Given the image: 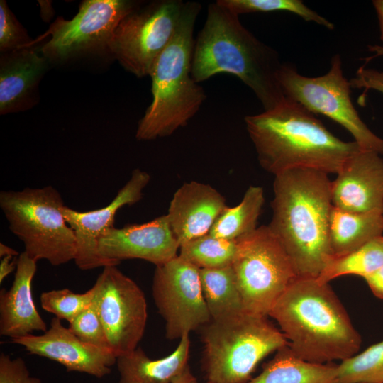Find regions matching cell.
<instances>
[{
	"mask_svg": "<svg viewBox=\"0 0 383 383\" xmlns=\"http://www.w3.org/2000/svg\"><path fill=\"white\" fill-rule=\"evenodd\" d=\"M272 216L267 225L289 257L298 277H318L331 255L333 207L328 174L297 168L274 176Z\"/></svg>",
	"mask_w": 383,
	"mask_h": 383,
	"instance_id": "1",
	"label": "cell"
},
{
	"mask_svg": "<svg viewBox=\"0 0 383 383\" xmlns=\"http://www.w3.org/2000/svg\"><path fill=\"white\" fill-rule=\"evenodd\" d=\"M260 166L274 176L306 168L336 174L360 148L335 137L313 113L285 97L269 110L245 117Z\"/></svg>",
	"mask_w": 383,
	"mask_h": 383,
	"instance_id": "2",
	"label": "cell"
},
{
	"mask_svg": "<svg viewBox=\"0 0 383 383\" xmlns=\"http://www.w3.org/2000/svg\"><path fill=\"white\" fill-rule=\"evenodd\" d=\"M300 358L326 364L358 353L362 338L328 283L296 277L268 313Z\"/></svg>",
	"mask_w": 383,
	"mask_h": 383,
	"instance_id": "3",
	"label": "cell"
},
{
	"mask_svg": "<svg viewBox=\"0 0 383 383\" xmlns=\"http://www.w3.org/2000/svg\"><path fill=\"white\" fill-rule=\"evenodd\" d=\"M282 65L277 52L246 29L239 16L217 1L209 5L193 49L191 72L195 82L231 74L269 110L285 98L277 79Z\"/></svg>",
	"mask_w": 383,
	"mask_h": 383,
	"instance_id": "4",
	"label": "cell"
},
{
	"mask_svg": "<svg viewBox=\"0 0 383 383\" xmlns=\"http://www.w3.org/2000/svg\"><path fill=\"white\" fill-rule=\"evenodd\" d=\"M201 10L198 2H185L176 32L153 64L152 101L140 120L138 140H152L172 135L199 111L206 96L192 77L194 28Z\"/></svg>",
	"mask_w": 383,
	"mask_h": 383,
	"instance_id": "5",
	"label": "cell"
},
{
	"mask_svg": "<svg viewBox=\"0 0 383 383\" xmlns=\"http://www.w3.org/2000/svg\"><path fill=\"white\" fill-rule=\"evenodd\" d=\"M267 317L243 312L200 328L207 382L246 383L262 359L288 344Z\"/></svg>",
	"mask_w": 383,
	"mask_h": 383,
	"instance_id": "6",
	"label": "cell"
},
{
	"mask_svg": "<svg viewBox=\"0 0 383 383\" xmlns=\"http://www.w3.org/2000/svg\"><path fill=\"white\" fill-rule=\"evenodd\" d=\"M64 206L60 193L51 185L0 192V208L24 252L52 266L74 260L77 253L74 233L62 213Z\"/></svg>",
	"mask_w": 383,
	"mask_h": 383,
	"instance_id": "7",
	"label": "cell"
},
{
	"mask_svg": "<svg viewBox=\"0 0 383 383\" xmlns=\"http://www.w3.org/2000/svg\"><path fill=\"white\" fill-rule=\"evenodd\" d=\"M232 262L245 311L268 316L273 305L298 277L267 225L237 239Z\"/></svg>",
	"mask_w": 383,
	"mask_h": 383,
	"instance_id": "8",
	"label": "cell"
},
{
	"mask_svg": "<svg viewBox=\"0 0 383 383\" xmlns=\"http://www.w3.org/2000/svg\"><path fill=\"white\" fill-rule=\"evenodd\" d=\"M277 79L285 97L342 126L361 149L383 154V139L370 131L352 103L351 87L343 76L340 55L333 57L329 71L322 76L305 77L282 64Z\"/></svg>",
	"mask_w": 383,
	"mask_h": 383,
	"instance_id": "9",
	"label": "cell"
},
{
	"mask_svg": "<svg viewBox=\"0 0 383 383\" xmlns=\"http://www.w3.org/2000/svg\"><path fill=\"white\" fill-rule=\"evenodd\" d=\"M184 4L181 0H160L136 7L116 28L109 52L136 77L149 75L176 32Z\"/></svg>",
	"mask_w": 383,
	"mask_h": 383,
	"instance_id": "10",
	"label": "cell"
},
{
	"mask_svg": "<svg viewBox=\"0 0 383 383\" xmlns=\"http://www.w3.org/2000/svg\"><path fill=\"white\" fill-rule=\"evenodd\" d=\"M137 3L127 0H86L71 20L58 17L40 40L50 38L40 48L48 61H65L83 54L109 51L119 23Z\"/></svg>",
	"mask_w": 383,
	"mask_h": 383,
	"instance_id": "11",
	"label": "cell"
},
{
	"mask_svg": "<svg viewBox=\"0 0 383 383\" xmlns=\"http://www.w3.org/2000/svg\"><path fill=\"white\" fill-rule=\"evenodd\" d=\"M91 288L93 302L113 353L117 358L134 350L148 319L143 290L117 266L104 267Z\"/></svg>",
	"mask_w": 383,
	"mask_h": 383,
	"instance_id": "12",
	"label": "cell"
},
{
	"mask_svg": "<svg viewBox=\"0 0 383 383\" xmlns=\"http://www.w3.org/2000/svg\"><path fill=\"white\" fill-rule=\"evenodd\" d=\"M155 267L152 296L165 322L166 338L179 340L209 323L200 269L179 255Z\"/></svg>",
	"mask_w": 383,
	"mask_h": 383,
	"instance_id": "13",
	"label": "cell"
},
{
	"mask_svg": "<svg viewBox=\"0 0 383 383\" xmlns=\"http://www.w3.org/2000/svg\"><path fill=\"white\" fill-rule=\"evenodd\" d=\"M150 181V175L147 172L136 168L106 206L88 211H79L67 206L62 208L64 218L75 235L77 253L74 261L79 269L89 270L116 266L99 255V239L104 232L114 227L115 216L120 209L134 204L142 199L143 191Z\"/></svg>",
	"mask_w": 383,
	"mask_h": 383,
	"instance_id": "14",
	"label": "cell"
},
{
	"mask_svg": "<svg viewBox=\"0 0 383 383\" xmlns=\"http://www.w3.org/2000/svg\"><path fill=\"white\" fill-rule=\"evenodd\" d=\"M179 249L166 215L143 223L112 227L98 241L99 255L116 266L129 259L143 260L157 266L178 255Z\"/></svg>",
	"mask_w": 383,
	"mask_h": 383,
	"instance_id": "15",
	"label": "cell"
},
{
	"mask_svg": "<svg viewBox=\"0 0 383 383\" xmlns=\"http://www.w3.org/2000/svg\"><path fill=\"white\" fill-rule=\"evenodd\" d=\"M30 354L62 365L69 372L85 373L97 378L110 374L116 357L108 349L85 343L76 336L61 320L54 317L42 335L30 334L12 340Z\"/></svg>",
	"mask_w": 383,
	"mask_h": 383,
	"instance_id": "16",
	"label": "cell"
},
{
	"mask_svg": "<svg viewBox=\"0 0 383 383\" xmlns=\"http://www.w3.org/2000/svg\"><path fill=\"white\" fill-rule=\"evenodd\" d=\"M331 181L334 206L351 212L383 209V158L359 148L343 164Z\"/></svg>",
	"mask_w": 383,
	"mask_h": 383,
	"instance_id": "17",
	"label": "cell"
},
{
	"mask_svg": "<svg viewBox=\"0 0 383 383\" xmlns=\"http://www.w3.org/2000/svg\"><path fill=\"white\" fill-rule=\"evenodd\" d=\"M227 206L225 197L215 188L191 181L174 192L165 215L180 246L209 234Z\"/></svg>",
	"mask_w": 383,
	"mask_h": 383,
	"instance_id": "18",
	"label": "cell"
},
{
	"mask_svg": "<svg viewBox=\"0 0 383 383\" xmlns=\"http://www.w3.org/2000/svg\"><path fill=\"white\" fill-rule=\"evenodd\" d=\"M48 62L40 49L33 45L1 52V114L23 111L34 104L37 88Z\"/></svg>",
	"mask_w": 383,
	"mask_h": 383,
	"instance_id": "19",
	"label": "cell"
},
{
	"mask_svg": "<svg viewBox=\"0 0 383 383\" xmlns=\"http://www.w3.org/2000/svg\"><path fill=\"white\" fill-rule=\"evenodd\" d=\"M37 262L24 251L18 257L14 279L9 289L0 291V335L18 339L34 331H47L45 321L33 298L32 282Z\"/></svg>",
	"mask_w": 383,
	"mask_h": 383,
	"instance_id": "20",
	"label": "cell"
},
{
	"mask_svg": "<svg viewBox=\"0 0 383 383\" xmlns=\"http://www.w3.org/2000/svg\"><path fill=\"white\" fill-rule=\"evenodd\" d=\"M189 335L179 339L168 355L153 360L140 347L116 358L118 383H171L188 365Z\"/></svg>",
	"mask_w": 383,
	"mask_h": 383,
	"instance_id": "21",
	"label": "cell"
},
{
	"mask_svg": "<svg viewBox=\"0 0 383 383\" xmlns=\"http://www.w3.org/2000/svg\"><path fill=\"white\" fill-rule=\"evenodd\" d=\"M382 234V210L351 212L333 205L329 220L331 255L350 252Z\"/></svg>",
	"mask_w": 383,
	"mask_h": 383,
	"instance_id": "22",
	"label": "cell"
},
{
	"mask_svg": "<svg viewBox=\"0 0 383 383\" xmlns=\"http://www.w3.org/2000/svg\"><path fill=\"white\" fill-rule=\"evenodd\" d=\"M338 364L313 363L298 357L288 344L276 351L261 373L246 383H333Z\"/></svg>",
	"mask_w": 383,
	"mask_h": 383,
	"instance_id": "23",
	"label": "cell"
},
{
	"mask_svg": "<svg viewBox=\"0 0 383 383\" xmlns=\"http://www.w3.org/2000/svg\"><path fill=\"white\" fill-rule=\"evenodd\" d=\"M200 279L211 320L224 319L245 312L232 265L200 269Z\"/></svg>",
	"mask_w": 383,
	"mask_h": 383,
	"instance_id": "24",
	"label": "cell"
},
{
	"mask_svg": "<svg viewBox=\"0 0 383 383\" xmlns=\"http://www.w3.org/2000/svg\"><path fill=\"white\" fill-rule=\"evenodd\" d=\"M265 202L264 191L260 186H250L240 202L227 206L218 217L209 234L219 238L235 240L257 227Z\"/></svg>",
	"mask_w": 383,
	"mask_h": 383,
	"instance_id": "25",
	"label": "cell"
},
{
	"mask_svg": "<svg viewBox=\"0 0 383 383\" xmlns=\"http://www.w3.org/2000/svg\"><path fill=\"white\" fill-rule=\"evenodd\" d=\"M383 267V235L342 255H330L317 279L329 283L344 275L362 278Z\"/></svg>",
	"mask_w": 383,
	"mask_h": 383,
	"instance_id": "26",
	"label": "cell"
},
{
	"mask_svg": "<svg viewBox=\"0 0 383 383\" xmlns=\"http://www.w3.org/2000/svg\"><path fill=\"white\" fill-rule=\"evenodd\" d=\"M236 249V240L209 233L181 245L178 255L199 269L217 268L231 265Z\"/></svg>",
	"mask_w": 383,
	"mask_h": 383,
	"instance_id": "27",
	"label": "cell"
},
{
	"mask_svg": "<svg viewBox=\"0 0 383 383\" xmlns=\"http://www.w3.org/2000/svg\"><path fill=\"white\" fill-rule=\"evenodd\" d=\"M333 383H383V340L340 361Z\"/></svg>",
	"mask_w": 383,
	"mask_h": 383,
	"instance_id": "28",
	"label": "cell"
},
{
	"mask_svg": "<svg viewBox=\"0 0 383 383\" xmlns=\"http://www.w3.org/2000/svg\"><path fill=\"white\" fill-rule=\"evenodd\" d=\"M239 16L254 12L287 11L296 14L306 21H312L328 29H334V25L306 6L300 0H218Z\"/></svg>",
	"mask_w": 383,
	"mask_h": 383,
	"instance_id": "29",
	"label": "cell"
},
{
	"mask_svg": "<svg viewBox=\"0 0 383 383\" xmlns=\"http://www.w3.org/2000/svg\"><path fill=\"white\" fill-rule=\"evenodd\" d=\"M93 297L92 288L84 293L64 288L43 292L40 301L45 311L70 323L91 303Z\"/></svg>",
	"mask_w": 383,
	"mask_h": 383,
	"instance_id": "30",
	"label": "cell"
},
{
	"mask_svg": "<svg viewBox=\"0 0 383 383\" xmlns=\"http://www.w3.org/2000/svg\"><path fill=\"white\" fill-rule=\"evenodd\" d=\"M68 328L82 341L111 350L93 299L83 311L69 323Z\"/></svg>",
	"mask_w": 383,
	"mask_h": 383,
	"instance_id": "31",
	"label": "cell"
},
{
	"mask_svg": "<svg viewBox=\"0 0 383 383\" xmlns=\"http://www.w3.org/2000/svg\"><path fill=\"white\" fill-rule=\"evenodd\" d=\"M33 40L28 38L8 7L6 2L0 1V50L1 52L31 46Z\"/></svg>",
	"mask_w": 383,
	"mask_h": 383,
	"instance_id": "32",
	"label": "cell"
},
{
	"mask_svg": "<svg viewBox=\"0 0 383 383\" xmlns=\"http://www.w3.org/2000/svg\"><path fill=\"white\" fill-rule=\"evenodd\" d=\"M0 383H42L30 374L26 362L18 357L11 359L4 353L0 355Z\"/></svg>",
	"mask_w": 383,
	"mask_h": 383,
	"instance_id": "33",
	"label": "cell"
},
{
	"mask_svg": "<svg viewBox=\"0 0 383 383\" xmlns=\"http://www.w3.org/2000/svg\"><path fill=\"white\" fill-rule=\"evenodd\" d=\"M372 294L383 299V267L363 278Z\"/></svg>",
	"mask_w": 383,
	"mask_h": 383,
	"instance_id": "34",
	"label": "cell"
},
{
	"mask_svg": "<svg viewBox=\"0 0 383 383\" xmlns=\"http://www.w3.org/2000/svg\"><path fill=\"white\" fill-rule=\"evenodd\" d=\"M12 256H6L1 258L0 262V283L1 284L5 278L9 275L17 267L18 258L13 260Z\"/></svg>",
	"mask_w": 383,
	"mask_h": 383,
	"instance_id": "35",
	"label": "cell"
},
{
	"mask_svg": "<svg viewBox=\"0 0 383 383\" xmlns=\"http://www.w3.org/2000/svg\"><path fill=\"white\" fill-rule=\"evenodd\" d=\"M171 383H198L196 378L192 374L189 365L180 373Z\"/></svg>",
	"mask_w": 383,
	"mask_h": 383,
	"instance_id": "36",
	"label": "cell"
},
{
	"mask_svg": "<svg viewBox=\"0 0 383 383\" xmlns=\"http://www.w3.org/2000/svg\"><path fill=\"white\" fill-rule=\"evenodd\" d=\"M372 4L375 8L380 30V39L383 41V0H374Z\"/></svg>",
	"mask_w": 383,
	"mask_h": 383,
	"instance_id": "37",
	"label": "cell"
},
{
	"mask_svg": "<svg viewBox=\"0 0 383 383\" xmlns=\"http://www.w3.org/2000/svg\"><path fill=\"white\" fill-rule=\"evenodd\" d=\"M19 253L15 249L5 245L4 243H0V257H4L6 256L16 257L19 256Z\"/></svg>",
	"mask_w": 383,
	"mask_h": 383,
	"instance_id": "38",
	"label": "cell"
},
{
	"mask_svg": "<svg viewBox=\"0 0 383 383\" xmlns=\"http://www.w3.org/2000/svg\"><path fill=\"white\" fill-rule=\"evenodd\" d=\"M206 383H211V382H206Z\"/></svg>",
	"mask_w": 383,
	"mask_h": 383,
	"instance_id": "39",
	"label": "cell"
},
{
	"mask_svg": "<svg viewBox=\"0 0 383 383\" xmlns=\"http://www.w3.org/2000/svg\"><path fill=\"white\" fill-rule=\"evenodd\" d=\"M382 214H383V209H382Z\"/></svg>",
	"mask_w": 383,
	"mask_h": 383,
	"instance_id": "40",
	"label": "cell"
}]
</instances>
